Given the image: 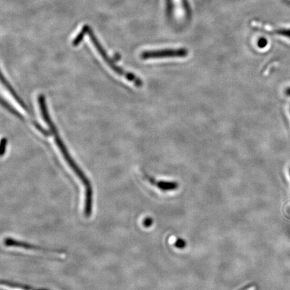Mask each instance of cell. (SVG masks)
I'll use <instances>...</instances> for the list:
<instances>
[{
    "instance_id": "6da1fadb",
    "label": "cell",
    "mask_w": 290,
    "mask_h": 290,
    "mask_svg": "<svg viewBox=\"0 0 290 290\" xmlns=\"http://www.w3.org/2000/svg\"><path fill=\"white\" fill-rule=\"evenodd\" d=\"M38 101H39L40 111H41L42 117H43L45 123L49 126L51 134L53 135L54 139H55L56 145L59 148L62 155L63 156L64 159H65L70 168L73 170L74 173L81 180L84 187H85V216L89 217L92 211V205H92V202H93V189H92V186L91 183H90L89 180L88 179L87 176L85 175L81 168L77 165V164L71 157L65 144L62 141L61 138L60 137L57 128H56L55 124L52 121L49 114L48 113L45 96L42 95V94L40 95L39 99H38Z\"/></svg>"
},
{
    "instance_id": "7a4b0ae2",
    "label": "cell",
    "mask_w": 290,
    "mask_h": 290,
    "mask_svg": "<svg viewBox=\"0 0 290 290\" xmlns=\"http://www.w3.org/2000/svg\"><path fill=\"white\" fill-rule=\"evenodd\" d=\"M87 34L100 55H101L103 59L105 60V61L108 64V65H109L116 73L119 74V75L122 76V77H125L126 79L131 81L132 83L135 84L138 87H141L143 85V81H142L141 78L137 77V75L131 73V72L125 71V70L122 69L121 67L116 65L114 59H112V58L110 57L109 55H108L105 49H104V47L102 46L99 40L95 37L93 31L90 29L89 27H88Z\"/></svg>"
},
{
    "instance_id": "3957f363",
    "label": "cell",
    "mask_w": 290,
    "mask_h": 290,
    "mask_svg": "<svg viewBox=\"0 0 290 290\" xmlns=\"http://www.w3.org/2000/svg\"><path fill=\"white\" fill-rule=\"evenodd\" d=\"M189 51L185 48L179 49H166L146 51L141 53V57L143 60L164 59V58H185Z\"/></svg>"
},
{
    "instance_id": "277c9868",
    "label": "cell",
    "mask_w": 290,
    "mask_h": 290,
    "mask_svg": "<svg viewBox=\"0 0 290 290\" xmlns=\"http://www.w3.org/2000/svg\"><path fill=\"white\" fill-rule=\"evenodd\" d=\"M148 180L162 191H173L179 187V183L176 181H158L151 177H148Z\"/></svg>"
},
{
    "instance_id": "5b68a950",
    "label": "cell",
    "mask_w": 290,
    "mask_h": 290,
    "mask_svg": "<svg viewBox=\"0 0 290 290\" xmlns=\"http://www.w3.org/2000/svg\"><path fill=\"white\" fill-rule=\"evenodd\" d=\"M251 26L254 28H257V29L267 32V33L276 34V35L285 36L290 38V30L270 29L268 26L255 21L252 22Z\"/></svg>"
},
{
    "instance_id": "8992f818",
    "label": "cell",
    "mask_w": 290,
    "mask_h": 290,
    "mask_svg": "<svg viewBox=\"0 0 290 290\" xmlns=\"http://www.w3.org/2000/svg\"><path fill=\"white\" fill-rule=\"evenodd\" d=\"M1 80L2 82H3V83L5 84V87L7 88V89L9 90L10 93H11V95H13V97L15 98L16 101H17V103H19V105H21V107H23L26 111H29L27 106H26L25 104L24 103L23 100H22L21 98L19 97V95H18L17 92H16L15 89H13V87H12L11 85H10L9 81H8V80L6 79L3 73H2L1 75Z\"/></svg>"
},
{
    "instance_id": "52a82bcc",
    "label": "cell",
    "mask_w": 290,
    "mask_h": 290,
    "mask_svg": "<svg viewBox=\"0 0 290 290\" xmlns=\"http://www.w3.org/2000/svg\"><path fill=\"white\" fill-rule=\"evenodd\" d=\"M88 27H89L88 25L83 26V29L79 32L75 39L73 40V45L74 47H77L83 41L84 36H85V34H87Z\"/></svg>"
},
{
    "instance_id": "ba28073f",
    "label": "cell",
    "mask_w": 290,
    "mask_h": 290,
    "mask_svg": "<svg viewBox=\"0 0 290 290\" xmlns=\"http://www.w3.org/2000/svg\"><path fill=\"white\" fill-rule=\"evenodd\" d=\"M166 1V10L168 16H171L173 12V0H165Z\"/></svg>"
},
{
    "instance_id": "9c48e42d",
    "label": "cell",
    "mask_w": 290,
    "mask_h": 290,
    "mask_svg": "<svg viewBox=\"0 0 290 290\" xmlns=\"http://www.w3.org/2000/svg\"><path fill=\"white\" fill-rule=\"evenodd\" d=\"M8 140L6 138H3L1 141V156L3 157L7 151Z\"/></svg>"
},
{
    "instance_id": "30bf717a",
    "label": "cell",
    "mask_w": 290,
    "mask_h": 290,
    "mask_svg": "<svg viewBox=\"0 0 290 290\" xmlns=\"http://www.w3.org/2000/svg\"><path fill=\"white\" fill-rule=\"evenodd\" d=\"M175 246L178 249H183L185 247L186 242L183 239H179L176 241Z\"/></svg>"
},
{
    "instance_id": "8fae6325",
    "label": "cell",
    "mask_w": 290,
    "mask_h": 290,
    "mask_svg": "<svg viewBox=\"0 0 290 290\" xmlns=\"http://www.w3.org/2000/svg\"><path fill=\"white\" fill-rule=\"evenodd\" d=\"M257 45L260 48H264L267 45V42L265 39H261L258 41Z\"/></svg>"
},
{
    "instance_id": "7c38bea8",
    "label": "cell",
    "mask_w": 290,
    "mask_h": 290,
    "mask_svg": "<svg viewBox=\"0 0 290 290\" xmlns=\"http://www.w3.org/2000/svg\"><path fill=\"white\" fill-rule=\"evenodd\" d=\"M152 223H153V220L150 219V218H148V219H146L145 221H144V225L146 227H149L150 226H151Z\"/></svg>"
},
{
    "instance_id": "4fadbf2b",
    "label": "cell",
    "mask_w": 290,
    "mask_h": 290,
    "mask_svg": "<svg viewBox=\"0 0 290 290\" xmlns=\"http://www.w3.org/2000/svg\"><path fill=\"white\" fill-rule=\"evenodd\" d=\"M239 290H255V287H253L252 284H250V285H246L245 287L241 288Z\"/></svg>"
},
{
    "instance_id": "5bb4252c",
    "label": "cell",
    "mask_w": 290,
    "mask_h": 290,
    "mask_svg": "<svg viewBox=\"0 0 290 290\" xmlns=\"http://www.w3.org/2000/svg\"><path fill=\"white\" fill-rule=\"evenodd\" d=\"M285 93L286 95L290 96V87L287 88L285 89Z\"/></svg>"
}]
</instances>
